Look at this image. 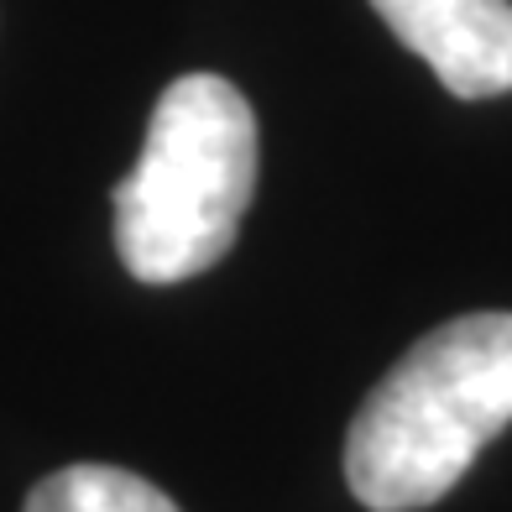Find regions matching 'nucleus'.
I'll list each match as a JSON object with an SVG mask.
<instances>
[{"label": "nucleus", "mask_w": 512, "mask_h": 512, "mask_svg": "<svg viewBox=\"0 0 512 512\" xmlns=\"http://www.w3.org/2000/svg\"><path fill=\"white\" fill-rule=\"evenodd\" d=\"M256 194V115L220 74L162 89L147 147L115 189V246L136 283H189L236 246Z\"/></svg>", "instance_id": "f03ea898"}, {"label": "nucleus", "mask_w": 512, "mask_h": 512, "mask_svg": "<svg viewBox=\"0 0 512 512\" xmlns=\"http://www.w3.org/2000/svg\"><path fill=\"white\" fill-rule=\"evenodd\" d=\"M371 6L455 100H492L512 89V0H371Z\"/></svg>", "instance_id": "7ed1b4c3"}, {"label": "nucleus", "mask_w": 512, "mask_h": 512, "mask_svg": "<svg viewBox=\"0 0 512 512\" xmlns=\"http://www.w3.org/2000/svg\"><path fill=\"white\" fill-rule=\"evenodd\" d=\"M512 424V314L429 330L366 392L345 439V481L371 512L434 507Z\"/></svg>", "instance_id": "f257e3e1"}, {"label": "nucleus", "mask_w": 512, "mask_h": 512, "mask_svg": "<svg viewBox=\"0 0 512 512\" xmlns=\"http://www.w3.org/2000/svg\"><path fill=\"white\" fill-rule=\"evenodd\" d=\"M27 512H178L168 492L121 465H63L32 486Z\"/></svg>", "instance_id": "20e7f679"}]
</instances>
